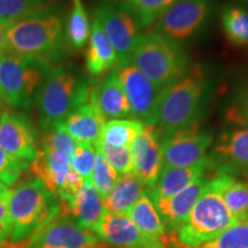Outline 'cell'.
<instances>
[{"mask_svg":"<svg viewBox=\"0 0 248 248\" xmlns=\"http://www.w3.org/2000/svg\"><path fill=\"white\" fill-rule=\"evenodd\" d=\"M230 177L229 173L215 171L185 222L177 231L166 232L162 240L164 247L200 248L237 223L221 194L222 187Z\"/></svg>","mask_w":248,"mask_h":248,"instance_id":"cell-1","label":"cell"},{"mask_svg":"<svg viewBox=\"0 0 248 248\" xmlns=\"http://www.w3.org/2000/svg\"><path fill=\"white\" fill-rule=\"evenodd\" d=\"M8 210L12 221L11 241L21 243L60 215L61 204L58 198L35 178L11 191Z\"/></svg>","mask_w":248,"mask_h":248,"instance_id":"cell-2","label":"cell"},{"mask_svg":"<svg viewBox=\"0 0 248 248\" xmlns=\"http://www.w3.org/2000/svg\"><path fill=\"white\" fill-rule=\"evenodd\" d=\"M130 64L163 90L187 73L186 52L175 40L157 31L139 36Z\"/></svg>","mask_w":248,"mask_h":248,"instance_id":"cell-3","label":"cell"},{"mask_svg":"<svg viewBox=\"0 0 248 248\" xmlns=\"http://www.w3.org/2000/svg\"><path fill=\"white\" fill-rule=\"evenodd\" d=\"M91 88L64 68L49 69L37 94L39 119L46 131L53 130L77 108L89 102Z\"/></svg>","mask_w":248,"mask_h":248,"instance_id":"cell-4","label":"cell"},{"mask_svg":"<svg viewBox=\"0 0 248 248\" xmlns=\"http://www.w3.org/2000/svg\"><path fill=\"white\" fill-rule=\"evenodd\" d=\"M204 79L199 69H193L187 75L176 80L161 91L157 101L155 125L164 135L198 122L202 107Z\"/></svg>","mask_w":248,"mask_h":248,"instance_id":"cell-5","label":"cell"},{"mask_svg":"<svg viewBox=\"0 0 248 248\" xmlns=\"http://www.w3.org/2000/svg\"><path fill=\"white\" fill-rule=\"evenodd\" d=\"M48 62L16 54L0 53V98L12 107L29 108L49 71Z\"/></svg>","mask_w":248,"mask_h":248,"instance_id":"cell-6","label":"cell"},{"mask_svg":"<svg viewBox=\"0 0 248 248\" xmlns=\"http://www.w3.org/2000/svg\"><path fill=\"white\" fill-rule=\"evenodd\" d=\"M46 12L6 28L5 37L12 52L47 62L54 57L62 39V20Z\"/></svg>","mask_w":248,"mask_h":248,"instance_id":"cell-7","label":"cell"},{"mask_svg":"<svg viewBox=\"0 0 248 248\" xmlns=\"http://www.w3.org/2000/svg\"><path fill=\"white\" fill-rule=\"evenodd\" d=\"M94 18L106 33L117 55V68L129 66L139 38L138 24L125 7L111 5L99 6Z\"/></svg>","mask_w":248,"mask_h":248,"instance_id":"cell-8","label":"cell"},{"mask_svg":"<svg viewBox=\"0 0 248 248\" xmlns=\"http://www.w3.org/2000/svg\"><path fill=\"white\" fill-rule=\"evenodd\" d=\"M23 248H101L94 232L83 229L73 217L60 215L24 240Z\"/></svg>","mask_w":248,"mask_h":248,"instance_id":"cell-9","label":"cell"},{"mask_svg":"<svg viewBox=\"0 0 248 248\" xmlns=\"http://www.w3.org/2000/svg\"><path fill=\"white\" fill-rule=\"evenodd\" d=\"M213 142V136L201 130L199 122L177 130L162 139L163 166L188 167L198 163L206 156Z\"/></svg>","mask_w":248,"mask_h":248,"instance_id":"cell-10","label":"cell"},{"mask_svg":"<svg viewBox=\"0 0 248 248\" xmlns=\"http://www.w3.org/2000/svg\"><path fill=\"white\" fill-rule=\"evenodd\" d=\"M213 0H176L157 20L156 31L178 42L200 29L208 17Z\"/></svg>","mask_w":248,"mask_h":248,"instance_id":"cell-11","label":"cell"},{"mask_svg":"<svg viewBox=\"0 0 248 248\" xmlns=\"http://www.w3.org/2000/svg\"><path fill=\"white\" fill-rule=\"evenodd\" d=\"M117 73L128 99L131 115L145 125L155 124L157 101L162 90L132 64L120 68Z\"/></svg>","mask_w":248,"mask_h":248,"instance_id":"cell-12","label":"cell"},{"mask_svg":"<svg viewBox=\"0 0 248 248\" xmlns=\"http://www.w3.org/2000/svg\"><path fill=\"white\" fill-rule=\"evenodd\" d=\"M162 136L155 124L145 125L131 145L133 173L146 187L152 188L163 167Z\"/></svg>","mask_w":248,"mask_h":248,"instance_id":"cell-13","label":"cell"},{"mask_svg":"<svg viewBox=\"0 0 248 248\" xmlns=\"http://www.w3.org/2000/svg\"><path fill=\"white\" fill-rule=\"evenodd\" d=\"M207 159L209 169L248 179V128L223 132Z\"/></svg>","mask_w":248,"mask_h":248,"instance_id":"cell-14","label":"cell"},{"mask_svg":"<svg viewBox=\"0 0 248 248\" xmlns=\"http://www.w3.org/2000/svg\"><path fill=\"white\" fill-rule=\"evenodd\" d=\"M0 148L15 159L31 162L38 151L35 126L26 116L4 111L0 115Z\"/></svg>","mask_w":248,"mask_h":248,"instance_id":"cell-15","label":"cell"},{"mask_svg":"<svg viewBox=\"0 0 248 248\" xmlns=\"http://www.w3.org/2000/svg\"><path fill=\"white\" fill-rule=\"evenodd\" d=\"M94 233L99 239L114 248H166L163 244L148 241L126 215L107 210Z\"/></svg>","mask_w":248,"mask_h":248,"instance_id":"cell-16","label":"cell"},{"mask_svg":"<svg viewBox=\"0 0 248 248\" xmlns=\"http://www.w3.org/2000/svg\"><path fill=\"white\" fill-rule=\"evenodd\" d=\"M207 181L208 179L206 178V176L200 177L179 193L170 198L155 197L148 192L155 208L162 218L166 232L177 231L179 226L185 222L191 209L202 193Z\"/></svg>","mask_w":248,"mask_h":248,"instance_id":"cell-17","label":"cell"},{"mask_svg":"<svg viewBox=\"0 0 248 248\" xmlns=\"http://www.w3.org/2000/svg\"><path fill=\"white\" fill-rule=\"evenodd\" d=\"M30 170L47 190L58 198L68 172L70 171V159L47 144L42 142L35 159L31 161Z\"/></svg>","mask_w":248,"mask_h":248,"instance_id":"cell-18","label":"cell"},{"mask_svg":"<svg viewBox=\"0 0 248 248\" xmlns=\"http://www.w3.org/2000/svg\"><path fill=\"white\" fill-rule=\"evenodd\" d=\"M106 123V117L92 102L77 108L55 129L66 132L76 142L95 145Z\"/></svg>","mask_w":248,"mask_h":248,"instance_id":"cell-19","label":"cell"},{"mask_svg":"<svg viewBox=\"0 0 248 248\" xmlns=\"http://www.w3.org/2000/svg\"><path fill=\"white\" fill-rule=\"evenodd\" d=\"M61 204V213L75 219L83 229L94 232L106 213L104 199L91 182H85L83 187L69 202Z\"/></svg>","mask_w":248,"mask_h":248,"instance_id":"cell-20","label":"cell"},{"mask_svg":"<svg viewBox=\"0 0 248 248\" xmlns=\"http://www.w3.org/2000/svg\"><path fill=\"white\" fill-rule=\"evenodd\" d=\"M89 101L95 105L105 117L124 119L131 115L117 70L109 71L100 84L91 88Z\"/></svg>","mask_w":248,"mask_h":248,"instance_id":"cell-21","label":"cell"},{"mask_svg":"<svg viewBox=\"0 0 248 248\" xmlns=\"http://www.w3.org/2000/svg\"><path fill=\"white\" fill-rule=\"evenodd\" d=\"M208 168L207 156L188 167L163 166L154 186L148 192L155 197L170 198L179 193L197 179L203 177Z\"/></svg>","mask_w":248,"mask_h":248,"instance_id":"cell-22","label":"cell"},{"mask_svg":"<svg viewBox=\"0 0 248 248\" xmlns=\"http://www.w3.org/2000/svg\"><path fill=\"white\" fill-rule=\"evenodd\" d=\"M117 67V55L100 24L93 18L86 52V69L91 76H101Z\"/></svg>","mask_w":248,"mask_h":248,"instance_id":"cell-23","label":"cell"},{"mask_svg":"<svg viewBox=\"0 0 248 248\" xmlns=\"http://www.w3.org/2000/svg\"><path fill=\"white\" fill-rule=\"evenodd\" d=\"M126 216L137 226L139 232L153 244H162L166 228L160 214L155 208L148 190L140 195Z\"/></svg>","mask_w":248,"mask_h":248,"instance_id":"cell-24","label":"cell"},{"mask_svg":"<svg viewBox=\"0 0 248 248\" xmlns=\"http://www.w3.org/2000/svg\"><path fill=\"white\" fill-rule=\"evenodd\" d=\"M145 187L146 186L133 172L121 175L113 190L106 199H104L105 208L109 213L126 215L140 195L146 191Z\"/></svg>","mask_w":248,"mask_h":248,"instance_id":"cell-25","label":"cell"},{"mask_svg":"<svg viewBox=\"0 0 248 248\" xmlns=\"http://www.w3.org/2000/svg\"><path fill=\"white\" fill-rule=\"evenodd\" d=\"M145 124L138 120L113 119L105 123L98 142L115 147H131Z\"/></svg>","mask_w":248,"mask_h":248,"instance_id":"cell-26","label":"cell"},{"mask_svg":"<svg viewBox=\"0 0 248 248\" xmlns=\"http://www.w3.org/2000/svg\"><path fill=\"white\" fill-rule=\"evenodd\" d=\"M49 5L51 0H0V28L44 13Z\"/></svg>","mask_w":248,"mask_h":248,"instance_id":"cell-27","label":"cell"},{"mask_svg":"<svg viewBox=\"0 0 248 248\" xmlns=\"http://www.w3.org/2000/svg\"><path fill=\"white\" fill-rule=\"evenodd\" d=\"M221 21L223 31L232 45L248 46V8L226 5L222 9Z\"/></svg>","mask_w":248,"mask_h":248,"instance_id":"cell-28","label":"cell"},{"mask_svg":"<svg viewBox=\"0 0 248 248\" xmlns=\"http://www.w3.org/2000/svg\"><path fill=\"white\" fill-rule=\"evenodd\" d=\"M221 194L237 223L248 222V181L231 177L222 187Z\"/></svg>","mask_w":248,"mask_h":248,"instance_id":"cell-29","label":"cell"},{"mask_svg":"<svg viewBox=\"0 0 248 248\" xmlns=\"http://www.w3.org/2000/svg\"><path fill=\"white\" fill-rule=\"evenodd\" d=\"M71 8L68 15L66 33L74 48H82L90 37V22L82 0H70Z\"/></svg>","mask_w":248,"mask_h":248,"instance_id":"cell-30","label":"cell"},{"mask_svg":"<svg viewBox=\"0 0 248 248\" xmlns=\"http://www.w3.org/2000/svg\"><path fill=\"white\" fill-rule=\"evenodd\" d=\"M176 0H131L125 8L132 12L138 27L147 28L157 22L164 12Z\"/></svg>","mask_w":248,"mask_h":248,"instance_id":"cell-31","label":"cell"},{"mask_svg":"<svg viewBox=\"0 0 248 248\" xmlns=\"http://www.w3.org/2000/svg\"><path fill=\"white\" fill-rule=\"evenodd\" d=\"M120 175L117 173L116 170L108 163V161L105 159L104 155L97 150L91 183L98 193L100 194L102 199H106L107 195L113 190L114 185H115Z\"/></svg>","mask_w":248,"mask_h":248,"instance_id":"cell-32","label":"cell"},{"mask_svg":"<svg viewBox=\"0 0 248 248\" xmlns=\"http://www.w3.org/2000/svg\"><path fill=\"white\" fill-rule=\"evenodd\" d=\"M200 248H248V222L235 223Z\"/></svg>","mask_w":248,"mask_h":248,"instance_id":"cell-33","label":"cell"},{"mask_svg":"<svg viewBox=\"0 0 248 248\" xmlns=\"http://www.w3.org/2000/svg\"><path fill=\"white\" fill-rule=\"evenodd\" d=\"M95 154V145L76 142L75 151L70 160V169L78 173L85 182H91Z\"/></svg>","mask_w":248,"mask_h":248,"instance_id":"cell-34","label":"cell"},{"mask_svg":"<svg viewBox=\"0 0 248 248\" xmlns=\"http://www.w3.org/2000/svg\"><path fill=\"white\" fill-rule=\"evenodd\" d=\"M95 148L104 155L105 159L116 170L120 176L133 171L131 147H115L97 142Z\"/></svg>","mask_w":248,"mask_h":248,"instance_id":"cell-35","label":"cell"},{"mask_svg":"<svg viewBox=\"0 0 248 248\" xmlns=\"http://www.w3.org/2000/svg\"><path fill=\"white\" fill-rule=\"evenodd\" d=\"M225 121L239 129L248 128V83L235 93L224 111Z\"/></svg>","mask_w":248,"mask_h":248,"instance_id":"cell-36","label":"cell"},{"mask_svg":"<svg viewBox=\"0 0 248 248\" xmlns=\"http://www.w3.org/2000/svg\"><path fill=\"white\" fill-rule=\"evenodd\" d=\"M27 167L26 161L15 159L0 148V182L7 186L13 185Z\"/></svg>","mask_w":248,"mask_h":248,"instance_id":"cell-37","label":"cell"},{"mask_svg":"<svg viewBox=\"0 0 248 248\" xmlns=\"http://www.w3.org/2000/svg\"><path fill=\"white\" fill-rule=\"evenodd\" d=\"M42 142L49 145V146L55 148L57 151H60L61 153L66 154L70 160L76 147V141L69 135H67L66 132L58 129L49 130L45 135V137L43 138Z\"/></svg>","mask_w":248,"mask_h":248,"instance_id":"cell-38","label":"cell"},{"mask_svg":"<svg viewBox=\"0 0 248 248\" xmlns=\"http://www.w3.org/2000/svg\"><path fill=\"white\" fill-rule=\"evenodd\" d=\"M84 183L85 181L80 177L78 173L70 169V171L68 172L67 177L64 179L63 184H62L60 191L58 193V198L60 199V202H69L80 191V188L83 187Z\"/></svg>","mask_w":248,"mask_h":248,"instance_id":"cell-39","label":"cell"},{"mask_svg":"<svg viewBox=\"0 0 248 248\" xmlns=\"http://www.w3.org/2000/svg\"><path fill=\"white\" fill-rule=\"evenodd\" d=\"M12 234V221L8 210V199L0 200V243H5Z\"/></svg>","mask_w":248,"mask_h":248,"instance_id":"cell-40","label":"cell"},{"mask_svg":"<svg viewBox=\"0 0 248 248\" xmlns=\"http://www.w3.org/2000/svg\"><path fill=\"white\" fill-rule=\"evenodd\" d=\"M8 44L7 40H6L5 37V29L0 28V53H4V52L8 51Z\"/></svg>","mask_w":248,"mask_h":248,"instance_id":"cell-41","label":"cell"},{"mask_svg":"<svg viewBox=\"0 0 248 248\" xmlns=\"http://www.w3.org/2000/svg\"><path fill=\"white\" fill-rule=\"evenodd\" d=\"M9 194H11V190H9V186L4 184V183H2V182H0V200L8 199Z\"/></svg>","mask_w":248,"mask_h":248,"instance_id":"cell-42","label":"cell"},{"mask_svg":"<svg viewBox=\"0 0 248 248\" xmlns=\"http://www.w3.org/2000/svg\"><path fill=\"white\" fill-rule=\"evenodd\" d=\"M24 241H21V243H12L11 244L5 241V243H0V248H23Z\"/></svg>","mask_w":248,"mask_h":248,"instance_id":"cell-43","label":"cell"},{"mask_svg":"<svg viewBox=\"0 0 248 248\" xmlns=\"http://www.w3.org/2000/svg\"><path fill=\"white\" fill-rule=\"evenodd\" d=\"M238 1L241 2V4L246 6V8H248V0H238Z\"/></svg>","mask_w":248,"mask_h":248,"instance_id":"cell-44","label":"cell"},{"mask_svg":"<svg viewBox=\"0 0 248 248\" xmlns=\"http://www.w3.org/2000/svg\"><path fill=\"white\" fill-rule=\"evenodd\" d=\"M109 1H114V2H116V1H124V2H125V4H128V2L131 1V0H109Z\"/></svg>","mask_w":248,"mask_h":248,"instance_id":"cell-45","label":"cell"},{"mask_svg":"<svg viewBox=\"0 0 248 248\" xmlns=\"http://www.w3.org/2000/svg\"><path fill=\"white\" fill-rule=\"evenodd\" d=\"M0 99H1V98H0Z\"/></svg>","mask_w":248,"mask_h":248,"instance_id":"cell-46","label":"cell"}]
</instances>
